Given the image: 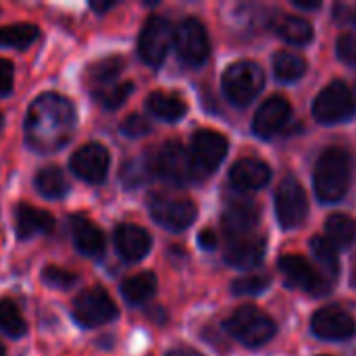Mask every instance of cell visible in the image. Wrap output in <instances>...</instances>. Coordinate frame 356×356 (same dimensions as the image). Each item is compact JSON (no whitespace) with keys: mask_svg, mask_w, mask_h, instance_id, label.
Wrapping results in <instances>:
<instances>
[{"mask_svg":"<svg viewBox=\"0 0 356 356\" xmlns=\"http://www.w3.org/2000/svg\"><path fill=\"white\" fill-rule=\"evenodd\" d=\"M75 108L69 98L48 92L38 96L25 115V140L38 152H56L73 136Z\"/></svg>","mask_w":356,"mask_h":356,"instance_id":"1","label":"cell"},{"mask_svg":"<svg viewBox=\"0 0 356 356\" xmlns=\"http://www.w3.org/2000/svg\"><path fill=\"white\" fill-rule=\"evenodd\" d=\"M353 163L346 150L327 148L315 167V192L321 202H338L344 198L350 186Z\"/></svg>","mask_w":356,"mask_h":356,"instance_id":"2","label":"cell"},{"mask_svg":"<svg viewBox=\"0 0 356 356\" xmlns=\"http://www.w3.org/2000/svg\"><path fill=\"white\" fill-rule=\"evenodd\" d=\"M223 327L232 338H236L238 342L250 348L267 344L275 336V330H277L271 317H267V313H263L257 307H242L234 311L225 319Z\"/></svg>","mask_w":356,"mask_h":356,"instance_id":"3","label":"cell"},{"mask_svg":"<svg viewBox=\"0 0 356 356\" xmlns=\"http://www.w3.org/2000/svg\"><path fill=\"white\" fill-rule=\"evenodd\" d=\"M227 138L221 136L215 129H200L194 134L192 144H190V167H192V179L200 181L215 173L219 165L223 163L227 154Z\"/></svg>","mask_w":356,"mask_h":356,"instance_id":"4","label":"cell"},{"mask_svg":"<svg viewBox=\"0 0 356 356\" xmlns=\"http://www.w3.org/2000/svg\"><path fill=\"white\" fill-rule=\"evenodd\" d=\"M265 86V71L254 60H240L223 73V92L236 106L250 104Z\"/></svg>","mask_w":356,"mask_h":356,"instance_id":"5","label":"cell"},{"mask_svg":"<svg viewBox=\"0 0 356 356\" xmlns=\"http://www.w3.org/2000/svg\"><path fill=\"white\" fill-rule=\"evenodd\" d=\"M356 111V98L344 81H332L319 92L313 104V115L319 123L334 125L348 121Z\"/></svg>","mask_w":356,"mask_h":356,"instance_id":"6","label":"cell"},{"mask_svg":"<svg viewBox=\"0 0 356 356\" xmlns=\"http://www.w3.org/2000/svg\"><path fill=\"white\" fill-rule=\"evenodd\" d=\"M173 40H175V29H173L171 21L154 15L144 23V27L140 31L138 52L146 65L159 67L165 60Z\"/></svg>","mask_w":356,"mask_h":356,"instance_id":"7","label":"cell"},{"mask_svg":"<svg viewBox=\"0 0 356 356\" xmlns=\"http://www.w3.org/2000/svg\"><path fill=\"white\" fill-rule=\"evenodd\" d=\"M173 46H175L177 56L186 65H190V67L202 65L209 58V54H211V42H209L207 27L198 19H194V17L184 19L175 27Z\"/></svg>","mask_w":356,"mask_h":356,"instance_id":"8","label":"cell"},{"mask_svg":"<svg viewBox=\"0 0 356 356\" xmlns=\"http://www.w3.org/2000/svg\"><path fill=\"white\" fill-rule=\"evenodd\" d=\"M73 319L81 327H100L117 319V307L106 290L88 288L73 302Z\"/></svg>","mask_w":356,"mask_h":356,"instance_id":"9","label":"cell"},{"mask_svg":"<svg viewBox=\"0 0 356 356\" xmlns=\"http://www.w3.org/2000/svg\"><path fill=\"white\" fill-rule=\"evenodd\" d=\"M275 213H277V221L282 227L286 229H294L298 227L309 213V200L307 194L302 190V186L298 184V179L294 177H286L275 192Z\"/></svg>","mask_w":356,"mask_h":356,"instance_id":"10","label":"cell"},{"mask_svg":"<svg viewBox=\"0 0 356 356\" xmlns=\"http://www.w3.org/2000/svg\"><path fill=\"white\" fill-rule=\"evenodd\" d=\"M150 215L161 227L171 232H184L194 223L198 209L188 198L154 196L150 200Z\"/></svg>","mask_w":356,"mask_h":356,"instance_id":"11","label":"cell"},{"mask_svg":"<svg viewBox=\"0 0 356 356\" xmlns=\"http://www.w3.org/2000/svg\"><path fill=\"white\" fill-rule=\"evenodd\" d=\"M280 271L284 273L288 286H292L300 292L313 294V296H323L332 288V284L325 275L317 273L315 267H311L302 257H296V254L282 257Z\"/></svg>","mask_w":356,"mask_h":356,"instance_id":"12","label":"cell"},{"mask_svg":"<svg viewBox=\"0 0 356 356\" xmlns=\"http://www.w3.org/2000/svg\"><path fill=\"white\" fill-rule=\"evenodd\" d=\"M154 173L173 186H184L192 179L190 154L179 142H167L152 159Z\"/></svg>","mask_w":356,"mask_h":356,"instance_id":"13","label":"cell"},{"mask_svg":"<svg viewBox=\"0 0 356 356\" xmlns=\"http://www.w3.org/2000/svg\"><path fill=\"white\" fill-rule=\"evenodd\" d=\"M69 165H71V171L79 179H83L88 184H100V181H104V177L108 173L111 156L102 144L92 142V144L81 146L79 150H75Z\"/></svg>","mask_w":356,"mask_h":356,"instance_id":"14","label":"cell"},{"mask_svg":"<svg viewBox=\"0 0 356 356\" xmlns=\"http://www.w3.org/2000/svg\"><path fill=\"white\" fill-rule=\"evenodd\" d=\"M311 330L317 338L321 340H330V342H338V340H348L355 336V319L338 309V307H327L315 313L313 321H311Z\"/></svg>","mask_w":356,"mask_h":356,"instance_id":"15","label":"cell"},{"mask_svg":"<svg viewBox=\"0 0 356 356\" xmlns=\"http://www.w3.org/2000/svg\"><path fill=\"white\" fill-rule=\"evenodd\" d=\"M257 223H259V209L250 198L232 200L221 217V225L229 242L252 236V229L257 227Z\"/></svg>","mask_w":356,"mask_h":356,"instance_id":"16","label":"cell"},{"mask_svg":"<svg viewBox=\"0 0 356 356\" xmlns=\"http://www.w3.org/2000/svg\"><path fill=\"white\" fill-rule=\"evenodd\" d=\"M115 248L119 252V257L123 261H129V263H136V261H142L150 248H152V238L150 234L140 227V225H134V223H123L115 229Z\"/></svg>","mask_w":356,"mask_h":356,"instance_id":"17","label":"cell"},{"mask_svg":"<svg viewBox=\"0 0 356 356\" xmlns=\"http://www.w3.org/2000/svg\"><path fill=\"white\" fill-rule=\"evenodd\" d=\"M292 106L284 96H271L261 104V108L254 115L252 129L261 138H271L275 131L284 127V123L290 119Z\"/></svg>","mask_w":356,"mask_h":356,"instance_id":"18","label":"cell"},{"mask_svg":"<svg viewBox=\"0 0 356 356\" xmlns=\"http://www.w3.org/2000/svg\"><path fill=\"white\" fill-rule=\"evenodd\" d=\"M267 250V240L265 236H246L240 240H232L227 250H225V263L238 269H250L257 267Z\"/></svg>","mask_w":356,"mask_h":356,"instance_id":"19","label":"cell"},{"mask_svg":"<svg viewBox=\"0 0 356 356\" xmlns=\"http://www.w3.org/2000/svg\"><path fill=\"white\" fill-rule=\"evenodd\" d=\"M269 179H271V169L267 167V163L259 159H240L229 171L232 186L242 192L261 190L263 186L269 184Z\"/></svg>","mask_w":356,"mask_h":356,"instance_id":"20","label":"cell"},{"mask_svg":"<svg viewBox=\"0 0 356 356\" xmlns=\"http://www.w3.org/2000/svg\"><path fill=\"white\" fill-rule=\"evenodd\" d=\"M71 238L75 248L86 257H100L104 252V234L86 215H71Z\"/></svg>","mask_w":356,"mask_h":356,"instance_id":"21","label":"cell"},{"mask_svg":"<svg viewBox=\"0 0 356 356\" xmlns=\"http://www.w3.org/2000/svg\"><path fill=\"white\" fill-rule=\"evenodd\" d=\"M54 229V217L31 204H19L15 209V232L21 240H29L40 234H50Z\"/></svg>","mask_w":356,"mask_h":356,"instance_id":"22","label":"cell"},{"mask_svg":"<svg viewBox=\"0 0 356 356\" xmlns=\"http://www.w3.org/2000/svg\"><path fill=\"white\" fill-rule=\"evenodd\" d=\"M146 108L150 115H154L156 119L163 121H179L186 111L188 104L177 96V94H169V92H152L146 98Z\"/></svg>","mask_w":356,"mask_h":356,"instance_id":"23","label":"cell"},{"mask_svg":"<svg viewBox=\"0 0 356 356\" xmlns=\"http://www.w3.org/2000/svg\"><path fill=\"white\" fill-rule=\"evenodd\" d=\"M273 29L280 33L282 40L294 46H305L313 40V25L302 17L282 15L280 19L273 21Z\"/></svg>","mask_w":356,"mask_h":356,"instance_id":"24","label":"cell"},{"mask_svg":"<svg viewBox=\"0 0 356 356\" xmlns=\"http://www.w3.org/2000/svg\"><path fill=\"white\" fill-rule=\"evenodd\" d=\"M35 190L48 198V200H58L69 194V181L65 173L58 167H44L35 173Z\"/></svg>","mask_w":356,"mask_h":356,"instance_id":"25","label":"cell"},{"mask_svg":"<svg viewBox=\"0 0 356 356\" xmlns=\"http://www.w3.org/2000/svg\"><path fill=\"white\" fill-rule=\"evenodd\" d=\"M325 234H327V240L344 250V248H350L356 240V223L355 219H350L348 215L344 213H336L327 219L325 223Z\"/></svg>","mask_w":356,"mask_h":356,"instance_id":"26","label":"cell"},{"mask_svg":"<svg viewBox=\"0 0 356 356\" xmlns=\"http://www.w3.org/2000/svg\"><path fill=\"white\" fill-rule=\"evenodd\" d=\"M154 292H156V277L150 271L138 273V275L125 280L121 286V294L129 305H142L148 298H152Z\"/></svg>","mask_w":356,"mask_h":356,"instance_id":"27","label":"cell"},{"mask_svg":"<svg viewBox=\"0 0 356 356\" xmlns=\"http://www.w3.org/2000/svg\"><path fill=\"white\" fill-rule=\"evenodd\" d=\"M123 58L121 56H106V58H100L96 63H92L88 67V73H86V79L88 83L94 88H102V86H108L113 81H117V75L123 71Z\"/></svg>","mask_w":356,"mask_h":356,"instance_id":"28","label":"cell"},{"mask_svg":"<svg viewBox=\"0 0 356 356\" xmlns=\"http://www.w3.org/2000/svg\"><path fill=\"white\" fill-rule=\"evenodd\" d=\"M40 35V29L31 23H13L0 27V48L23 50L31 46Z\"/></svg>","mask_w":356,"mask_h":356,"instance_id":"29","label":"cell"},{"mask_svg":"<svg viewBox=\"0 0 356 356\" xmlns=\"http://www.w3.org/2000/svg\"><path fill=\"white\" fill-rule=\"evenodd\" d=\"M273 71L282 81H296L307 73V60L292 50H280L273 56Z\"/></svg>","mask_w":356,"mask_h":356,"instance_id":"30","label":"cell"},{"mask_svg":"<svg viewBox=\"0 0 356 356\" xmlns=\"http://www.w3.org/2000/svg\"><path fill=\"white\" fill-rule=\"evenodd\" d=\"M311 250L315 254V259L319 261L323 273H327V280L334 282L340 275V257H338V248L323 236H315L311 240Z\"/></svg>","mask_w":356,"mask_h":356,"instance_id":"31","label":"cell"},{"mask_svg":"<svg viewBox=\"0 0 356 356\" xmlns=\"http://www.w3.org/2000/svg\"><path fill=\"white\" fill-rule=\"evenodd\" d=\"M131 92H134V83L131 81H113L108 86L94 88L92 90V96L104 108H119L129 98Z\"/></svg>","mask_w":356,"mask_h":356,"instance_id":"32","label":"cell"},{"mask_svg":"<svg viewBox=\"0 0 356 356\" xmlns=\"http://www.w3.org/2000/svg\"><path fill=\"white\" fill-rule=\"evenodd\" d=\"M0 332L10 338H23L27 323L21 317V311L10 300H0Z\"/></svg>","mask_w":356,"mask_h":356,"instance_id":"33","label":"cell"},{"mask_svg":"<svg viewBox=\"0 0 356 356\" xmlns=\"http://www.w3.org/2000/svg\"><path fill=\"white\" fill-rule=\"evenodd\" d=\"M150 173H154V165L150 159H134L123 165L121 181L125 188H138L150 177Z\"/></svg>","mask_w":356,"mask_h":356,"instance_id":"34","label":"cell"},{"mask_svg":"<svg viewBox=\"0 0 356 356\" xmlns=\"http://www.w3.org/2000/svg\"><path fill=\"white\" fill-rule=\"evenodd\" d=\"M77 275L73 271H67V269H60L56 265H46L42 269V282L50 288H58V290H67V288H73L77 284Z\"/></svg>","mask_w":356,"mask_h":356,"instance_id":"35","label":"cell"},{"mask_svg":"<svg viewBox=\"0 0 356 356\" xmlns=\"http://www.w3.org/2000/svg\"><path fill=\"white\" fill-rule=\"evenodd\" d=\"M269 288V277L267 275H246L234 282L232 292L238 296H257Z\"/></svg>","mask_w":356,"mask_h":356,"instance_id":"36","label":"cell"},{"mask_svg":"<svg viewBox=\"0 0 356 356\" xmlns=\"http://www.w3.org/2000/svg\"><path fill=\"white\" fill-rule=\"evenodd\" d=\"M121 131L129 138H140V136H146L150 131V123L142 117V115H129L123 125H121Z\"/></svg>","mask_w":356,"mask_h":356,"instance_id":"37","label":"cell"},{"mask_svg":"<svg viewBox=\"0 0 356 356\" xmlns=\"http://www.w3.org/2000/svg\"><path fill=\"white\" fill-rule=\"evenodd\" d=\"M338 56L348 65H356V33H344L338 40Z\"/></svg>","mask_w":356,"mask_h":356,"instance_id":"38","label":"cell"},{"mask_svg":"<svg viewBox=\"0 0 356 356\" xmlns=\"http://www.w3.org/2000/svg\"><path fill=\"white\" fill-rule=\"evenodd\" d=\"M13 77H15L13 63L6 58H0V98L13 92Z\"/></svg>","mask_w":356,"mask_h":356,"instance_id":"39","label":"cell"},{"mask_svg":"<svg viewBox=\"0 0 356 356\" xmlns=\"http://www.w3.org/2000/svg\"><path fill=\"white\" fill-rule=\"evenodd\" d=\"M198 244H200L204 250H213V248L217 246V236H215V232L202 229V232L198 234Z\"/></svg>","mask_w":356,"mask_h":356,"instance_id":"40","label":"cell"},{"mask_svg":"<svg viewBox=\"0 0 356 356\" xmlns=\"http://www.w3.org/2000/svg\"><path fill=\"white\" fill-rule=\"evenodd\" d=\"M115 6V0H106V2H90V8L92 10H96V13H106L108 8H113Z\"/></svg>","mask_w":356,"mask_h":356,"instance_id":"41","label":"cell"},{"mask_svg":"<svg viewBox=\"0 0 356 356\" xmlns=\"http://www.w3.org/2000/svg\"><path fill=\"white\" fill-rule=\"evenodd\" d=\"M167 356H202L198 350H192V348H175L171 350Z\"/></svg>","mask_w":356,"mask_h":356,"instance_id":"42","label":"cell"},{"mask_svg":"<svg viewBox=\"0 0 356 356\" xmlns=\"http://www.w3.org/2000/svg\"><path fill=\"white\" fill-rule=\"evenodd\" d=\"M294 4L296 6H300V8H319L321 6V2H311V0H294Z\"/></svg>","mask_w":356,"mask_h":356,"instance_id":"43","label":"cell"},{"mask_svg":"<svg viewBox=\"0 0 356 356\" xmlns=\"http://www.w3.org/2000/svg\"><path fill=\"white\" fill-rule=\"evenodd\" d=\"M350 284L355 286L356 288V267H355V271H353V277H350Z\"/></svg>","mask_w":356,"mask_h":356,"instance_id":"44","label":"cell"},{"mask_svg":"<svg viewBox=\"0 0 356 356\" xmlns=\"http://www.w3.org/2000/svg\"><path fill=\"white\" fill-rule=\"evenodd\" d=\"M4 355H6V353H4V346L0 344V356H4Z\"/></svg>","mask_w":356,"mask_h":356,"instance_id":"45","label":"cell"},{"mask_svg":"<svg viewBox=\"0 0 356 356\" xmlns=\"http://www.w3.org/2000/svg\"><path fill=\"white\" fill-rule=\"evenodd\" d=\"M2 123H4V117H2V113H0V127H2Z\"/></svg>","mask_w":356,"mask_h":356,"instance_id":"46","label":"cell"},{"mask_svg":"<svg viewBox=\"0 0 356 356\" xmlns=\"http://www.w3.org/2000/svg\"><path fill=\"white\" fill-rule=\"evenodd\" d=\"M355 23H356V13H355Z\"/></svg>","mask_w":356,"mask_h":356,"instance_id":"47","label":"cell"}]
</instances>
